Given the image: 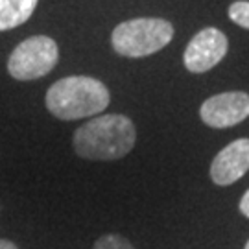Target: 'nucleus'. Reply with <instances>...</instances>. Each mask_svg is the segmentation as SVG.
<instances>
[{
	"label": "nucleus",
	"mask_w": 249,
	"mask_h": 249,
	"mask_svg": "<svg viewBox=\"0 0 249 249\" xmlns=\"http://www.w3.org/2000/svg\"><path fill=\"white\" fill-rule=\"evenodd\" d=\"M111 102L107 87L90 76H67L46 90L45 104L59 120H80L104 113Z\"/></svg>",
	"instance_id": "2"
},
{
	"label": "nucleus",
	"mask_w": 249,
	"mask_h": 249,
	"mask_svg": "<svg viewBox=\"0 0 249 249\" xmlns=\"http://www.w3.org/2000/svg\"><path fill=\"white\" fill-rule=\"evenodd\" d=\"M0 249H18V248L11 240H4V238H0Z\"/></svg>",
	"instance_id": "12"
},
{
	"label": "nucleus",
	"mask_w": 249,
	"mask_h": 249,
	"mask_svg": "<svg viewBox=\"0 0 249 249\" xmlns=\"http://www.w3.org/2000/svg\"><path fill=\"white\" fill-rule=\"evenodd\" d=\"M59 61L57 43L48 36L24 39L8 57V72L18 81H32L46 76Z\"/></svg>",
	"instance_id": "4"
},
{
	"label": "nucleus",
	"mask_w": 249,
	"mask_h": 249,
	"mask_svg": "<svg viewBox=\"0 0 249 249\" xmlns=\"http://www.w3.org/2000/svg\"><path fill=\"white\" fill-rule=\"evenodd\" d=\"M199 116L214 129H225L240 124L249 116V94L244 90L220 92L205 100L199 107Z\"/></svg>",
	"instance_id": "6"
},
{
	"label": "nucleus",
	"mask_w": 249,
	"mask_h": 249,
	"mask_svg": "<svg viewBox=\"0 0 249 249\" xmlns=\"http://www.w3.org/2000/svg\"><path fill=\"white\" fill-rule=\"evenodd\" d=\"M39 0H0V32L24 24L36 11Z\"/></svg>",
	"instance_id": "8"
},
{
	"label": "nucleus",
	"mask_w": 249,
	"mask_h": 249,
	"mask_svg": "<svg viewBox=\"0 0 249 249\" xmlns=\"http://www.w3.org/2000/svg\"><path fill=\"white\" fill-rule=\"evenodd\" d=\"M229 18L244 30H249V2L238 0L229 6Z\"/></svg>",
	"instance_id": "9"
},
{
	"label": "nucleus",
	"mask_w": 249,
	"mask_h": 249,
	"mask_svg": "<svg viewBox=\"0 0 249 249\" xmlns=\"http://www.w3.org/2000/svg\"><path fill=\"white\" fill-rule=\"evenodd\" d=\"M92 249H135V248L131 246V242L125 240L124 236L111 232V234L100 236L98 240L94 242Z\"/></svg>",
	"instance_id": "10"
},
{
	"label": "nucleus",
	"mask_w": 249,
	"mask_h": 249,
	"mask_svg": "<svg viewBox=\"0 0 249 249\" xmlns=\"http://www.w3.org/2000/svg\"><path fill=\"white\" fill-rule=\"evenodd\" d=\"M240 213L246 216V218H249V190L242 196V199H240Z\"/></svg>",
	"instance_id": "11"
},
{
	"label": "nucleus",
	"mask_w": 249,
	"mask_h": 249,
	"mask_svg": "<svg viewBox=\"0 0 249 249\" xmlns=\"http://www.w3.org/2000/svg\"><path fill=\"white\" fill-rule=\"evenodd\" d=\"M244 249H249V240H248V244H246V248H244Z\"/></svg>",
	"instance_id": "13"
},
{
	"label": "nucleus",
	"mask_w": 249,
	"mask_h": 249,
	"mask_svg": "<svg viewBox=\"0 0 249 249\" xmlns=\"http://www.w3.org/2000/svg\"><path fill=\"white\" fill-rule=\"evenodd\" d=\"M0 211H2V205H0Z\"/></svg>",
	"instance_id": "14"
},
{
	"label": "nucleus",
	"mask_w": 249,
	"mask_h": 249,
	"mask_svg": "<svg viewBox=\"0 0 249 249\" xmlns=\"http://www.w3.org/2000/svg\"><path fill=\"white\" fill-rule=\"evenodd\" d=\"M172 37V22L159 17H141L118 24L111 34V45L116 53L137 59L159 52Z\"/></svg>",
	"instance_id": "3"
},
{
	"label": "nucleus",
	"mask_w": 249,
	"mask_h": 249,
	"mask_svg": "<svg viewBox=\"0 0 249 249\" xmlns=\"http://www.w3.org/2000/svg\"><path fill=\"white\" fill-rule=\"evenodd\" d=\"M249 172V139H238L227 144L214 157L211 179L220 187L232 185Z\"/></svg>",
	"instance_id": "7"
},
{
	"label": "nucleus",
	"mask_w": 249,
	"mask_h": 249,
	"mask_svg": "<svg viewBox=\"0 0 249 249\" xmlns=\"http://www.w3.org/2000/svg\"><path fill=\"white\" fill-rule=\"evenodd\" d=\"M227 50H229V41L223 32L213 26L203 28L190 39L183 55V63L187 71L203 74L222 61Z\"/></svg>",
	"instance_id": "5"
},
{
	"label": "nucleus",
	"mask_w": 249,
	"mask_h": 249,
	"mask_svg": "<svg viewBox=\"0 0 249 249\" xmlns=\"http://www.w3.org/2000/svg\"><path fill=\"white\" fill-rule=\"evenodd\" d=\"M137 131L125 115H102L76 129L72 146L76 155L87 160H116L133 150Z\"/></svg>",
	"instance_id": "1"
}]
</instances>
